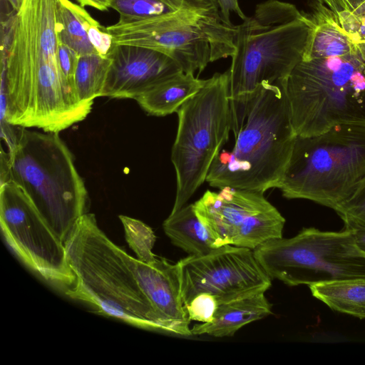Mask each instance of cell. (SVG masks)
I'll return each instance as SVG.
<instances>
[{"label": "cell", "instance_id": "cell-1", "mask_svg": "<svg viewBox=\"0 0 365 365\" xmlns=\"http://www.w3.org/2000/svg\"><path fill=\"white\" fill-rule=\"evenodd\" d=\"M58 44L56 0H23L1 54V124L58 133L91 113L63 77Z\"/></svg>", "mask_w": 365, "mask_h": 365}, {"label": "cell", "instance_id": "cell-7", "mask_svg": "<svg viewBox=\"0 0 365 365\" xmlns=\"http://www.w3.org/2000/svg\"><path fill=\"white\" fill-rule=\"evenodd\" d=\"M365 176V123H343L318 135H297L279 185L284 197L336 210Z\"/></svg>", "mask_w": 365, "mask_h": 365}, {"label": "cell", "instance_id": "cell-6", "mask_svg": "<svg viewBox=\"0 0 365 365\" xmlns=\"http://www.w3.org/2000/svg\"><path fill=\"white\" fill-rule=\"evenodd\" d=\"M311 14L295 5L267 0L237 25L229 73V98L254 91L262 83L287 80L301 61L314 30Z\"/></svg>", "mask_w": 365, "mask_h": 365}, {"label": "cell", "instance_id": "cell-16", "mask_svg": "<svg viewBox=\"0 0 365 365\" xmlns=\"http://www.w3.org/2000/svg\"><path fill=\"white\" fill-rule=\"evenodd\" d=\"M265 292L221 304L210 322L195 324L192 335L232 336L241 327L272 314V304Z\"/></svg>", "mask_w": 365, "mask_h": 365}, {"label": "cell", "instance_id": "cell-9", "mask_svg": "<svg viewBox=\"0 0 365 365\" xmlns=\"http://www.w3.org/2000/svg\"><path fill=\"white\" fill-rule=\"evenodd\" d=\"M253 252L271 279L288 286L365 279V253L346 228H304L293 237L268 240Z\"/></svg>", "mask_w": 365, "mask_h": 365}, {"label": "cell", "instance_id": "cell-19", "mask_svg": "<svg viewBox=\"0 0 365 365\" xmlns=\"http://www.w3.org/2000/svg\"><path fill=\"white\" fill-rule=\"evenodd\" d=\"M96 19L82 6L70 0H56V29L58 41L81 56L98 53L88 36Z\"/></svg>", "mask_w": 365, "mask_h": 365}, {"label": "cell", "instance_id": "cell-30", "mask_svg": "<svg viewBox=\"0 0 365 365\" xmlns=\"http://www.w3.org/2000/svg\"><path fill=\"white\" fill-rule=\"evenodd\" d=\"M221 16L225 21L232 24L230 14H235L244 20L247 16L240 6L239 0H217Z\"/></svg>", "mask_w": 365, "mask_h": 365}, {"label": "cell", "instance_id": "cell-28", "mask_svg": "<svg viewBox=\"0 0 365 365\" xmlns=\"http://www.w3.org/2000/svg\"><path fill=\"white\" fill-rule=\"evenodd\" d=\"M89 41L96 52L101 56H107L111 49L113 42L112 36L95 20L88 29Z\"/></svg>", "mask_w": 365, "mask_h": 365}, {"label": "cell", "instance_id": "cell-10", "mask_svg": "<svg viewBox=\"0 0 365 365\" xmlns=\"http://www.w3.org/2000/svg\"><path fill=\"white\" fill-rule=\"evenodd\" d=\"M178 125L171 160L176 173L175 200L170 213L185 206L206 180L227 140L230 125L229 73H216L176 112Z\"/></svg>", "mask_w": 365, "mask_h": 365}, {"label": "cell", "instance_id": "cell-31", "mask_svg": "<svg viewBox=\"0 0 365 365\" xmlns=\"http://www.w3.org/2000/svg\"><path fill=\"white\" fill-rule=\"evenodd\" d=\"M342 220L344 228L353 232L356 245L365 253V223L349 218H344Z\"/></svg>", "mask_w": 365, "mask_h": 365}, {"label": "cell", "instance_id": "cell-3", "mask_svg": "<svg viewBox=\"0 0 365 365\" xmlns=\"http://www.w3.org/2000/svg\"><path fill=\"white\" fill-rule=\"evenodd\" d=\"M285 81L230 98V130L207 173L210 186L279 188L297 137Z\"/></svg>", "mask_w": 365, "mask_h": 365}, {"label": "cell", "instance_id": "cell-15", "mask_svg": "<svg viewBox=\"0 0 365 365\" xmlns=\"http://www.w3.org/2000/svg\"><path fill=\"white\" fill-rule=\"evenodd\" d=\"M218 192L207 190L194 203L195 212L217 247L232 245L240 227L253 214L271 203L264 193L224 187Z\"/></svg>", "mask_w": 365, "mask_h": 365}, {"label": "cell", "instance_id": "cell-2", "mask_svg": "<svg viewBox=\"0 0 365 365\" xmlns=\"http://www.w3.org/2000/svg\"><path fill=\"white\" fill-rule=\"evenodd\" d=\"M314 30L301 61L285 81L297 135L343 123H365V38L316 3Z\"/></svg>", "mask_w": 365, "mask_h": 365}, {"label": "cell", "instance_id": "cell-20", "mask_svg": "<svg viewBox=\"0 0 365 365\" xmlns=\"http://www.w3.org/2000/svg\"><path fill=\"white\" fill-rule=\"evenodd\" d=\"M314 297L334 311L365 319V279H347L309 286Z\"/></svg>", "mask_w": 365, "mask_h": 365}, {"label": "cell", "instance_id": "cell-35", "mask_svg": "<svg viewBox=\"0 0 365 365\" xmlns=\"http://www.w3.org/2000/svg\"><path fill=\"white\" fill-rule=\"evenodd\" d=\"M364 0H346L349 4L351 11L357 7L361 3H362Z\"/></svg>", "mask_w": 365, "mask_h": 365}, {"label": "cell", "instance_id": "cell-24", "mask_svg": "<svg viewBox=\"0 0 365 365\" xmlns=\"http://www.w3.org/2000/svg\"><path fill=\"white\" fill-rule=\"evenodd\" d=\"M119 219L123 226L125 240L137 259L148 264L154 263L157 257L152 250L156 237L153 230L139 220L125 215H120Z\"/></svg>", "mask_w": 365, "mask_h": 365}, {"label": "cell", "instance_id": "cell-5", "mask_svg": "<svg viewBox=\"0 0 365 365\" xmlns=\"http://www.w3.org/2000/svg\"><path fill=\"white\" fill-rule=\"evenodd\" d=\"M74 275L65 294L98 313L132 325L163 331L161 323L124 257V250L99 228L94 214L78 220L66 245Z\"/></svg>", "mask_w": 365, "mask_h": 365}, {"label": "cell", "instance_id": "cell-33", "mask_svg": "<svg viewBox=\"0 0 365 365\" xmlns=\"http://www.w3.org/2000/svg\"><path fill=\"white\" fill-rule=\"evenodd\" d=\"M78 4L82 6H91L101 11H107L113 1V0H76Z\"/></svg>", "mask_w": 365, "mask_h": 365}, {"label": "cell", "instance_id": "cell-17", "mask_svg": "<svg viewBox=\"0 0 365 365\" xmlns=\"http://www.w3.org/2000/svg\"><path fill=\"white\" fill-rule=\"evenodd\" d=\"M206 81L193 73L181 72L155 85L135 100L148 114L165 116L177 112L182 104L200 92Z\"/></svg>", "mask_w": 365, "mask_h": 365}, {"label": "cell", "instance_id": "cell-14", "mask_svg": "<svg viewBox=\"0 0 365 365\" xmlns=\"http://www.w3.org/2000/svg\"><path fill=\"white\" fill-rule=\"evenodd\" d=\"M147 299L158 317L163 331L180 336H191L190 320L182 302L178 262L157 257L152 264L144 263L124 251Z\"/></svg>", "mask_w": 365, "mask_h": 365}, {"label": "cell", "instance_id": "cell-4", "mask_svg": "<svg viewBox=\"0 0 365 365\" xmlns=\"http://www.w3.org/2000/svg\"><path fill=\"white\" fill-rule=\"evenodd\" d=\"M8 148L1 151V182L19 186L65 246L88 203L73 155L58 133L21 126Z\"/></svg>", "mask_w": 365, "mask_h": 365}, {"label": "cell", "instance_id": "cell-27", "mask_svg": "<svg viewBox=\"0 0 365 365\" xmlns=\"http://www.w3.org/2000/svg\"><path fill=\"white\" fill-rule=\"evenodd\" d=\"M57 53L63 77L68 86L77 93L75 83V74L79 56L76 51L61 43L59 41Z\"/></svg>", "mask_w": 365, "mask_h": 365}, {"label": "cell", "instance_id": "cell-32", "mask_svg": "<svg viewBox=\"0 0 365 365\" xmlns=\"http://www.w3.org/2000/svg\"><path fill=\"white\" fill-rule=\"evenodd\" d=\"M317 2L320 3L331 11H333L336 14L344 11H351L349 4L346 0H316Z\"/></svg>", "mask_w": 365, "mask_h": 365}, {"label": "cell", "instance_id": "cell-22", "mask_svg": "<svg viewBox=\"0 0 365 365\" xmlns=\"http://www.w3.org/2000/svg\"><path fill=\"white\" fill-rule=\"evenodd\" d=\"M285 220L270 204L251 215L239 228L232 245L254 250L264 242L282 237Z\"/></svg>", "mask_w": 365, "mask_h": 365}, {"label": "cell", "instance_id": "cell-26", "mask_svg": "<svg viewBox=\"0 0 365 365\" xmlns=\"http://www.w3.org/2000/svg\"><path fill=\"white\" fill-rule=\"evenodd\" d=\"M335 211L341 220L349 218L365 223V176Z\"/></svg>", "mask_w": 365, "mask_h": 365}, {"label": "cell", "instance_id": "cell-34", "mask_svg": "<svg viewBox=\"0 0 365 365\" xmlns=\"http://www.w3.org/2000/svg\"><path fill=\"white\" fill-rule=\"evenodd\" d=\"M8 3L11 6L12 9L18 12L22 5L23 0H6Z\"/></svg>", "mask_w": 365, "mask_h": 365}, {"label": "cell", "instance_id": "cell-11", "mask_svg": "<svg viewBox=\"0 0 365 365\" xmlns=\"http://www.w3.org/2000/svg\"><path fill=\"white\" fill-rule=\"evenodd\" d=\"M0 223L7 244L27 267L64 289L73 284L64 245L27 195L11 180L1 182Z\"/></svg>", "mask_w": 365, "mask_h": 365}, {"label": "cell", "instance_id": "cell-25", "mask_svg": "<svg viewBox=\"0 0 365 365\" xmlns=\"http://www.w3.org/2000/svg\"><path fill=\"white\" fill-rule=\"evenodd\" d=\"M219 304L215 296L207 292L200 293L185 305L188 318L202 323L213 320Z\"/></svg>", "mask_w": 365, "mask_h": 365}, {"label": "cell", "instance_id": "cell-12", "mask_svg": "<svg viewBox=\"0 0 365 365\" xmlns=\"http://www.w3.org/2000/svg\"><path fill=\"white\" fill-rule=\"evenodd\" d=\"M185 305L200 293L215 296L220 304L265 292L272 279L256 259L253 250L225 245L202 255L178 262Z\"/></svg>", "mask_w": 365, "mask_h": 365}, {"label": "cell", "instance_id": "cell-23", "mask_svg": "<svg viewBox=\"0 0 365 365\" xmlns=\"http://www.w3.org/2000/svg\"><path fill=\"white\" fill-rule=\"evenodd\" d=\"M110 64L108 56L91 53L78 57L75 83L82 102L93 103L96 98L102 96Z\"/></svg>", "mask_w": 365, "mask_h": 365}, {"label": "cell", "instance_id": "cell-18", "mask_svg": "<svg viewBox=\"0 0 365 365\" xmlns=\"http://www.w3.org/2000/svg\"><path fill=\"white\" fill-rule=\"evenodd\" d=\"M171 242L190 255H202L217 248L215 240L198 218L194 204L170 213L163 224Z\"/></svg>", "mask_w": 365, "mask_h": 365}, {"label": "cell", "instance_id": "cell-8", "mask_svg": "<svg viewBox=\"0 0 365 365\" xmlns=\"http://www.w3.org/2000/svg\"><path fill=\"white\" fill-rule=\"evenodd\" d=\"M113 44L144 47L175 60L185 73L200 74L209 63L232 56L237 26L220 9H182L141 21L106 27Z\"/></svg>", "mask_w": 365, "mask_h": 365}, {"label": "cell", "instance_id": "cell-29", "mask_svg": "<svg viewBox=\"0 0 365 365\" xmlns=\"http://www.w3.org/2000/svg\"><path fill=\"white\" fill-rule=\"evenodd\" d=\"M337 15L346 29L365 38V3L360 4L352 11H344Z\"/></svg>", "mask_w": 365, "mask_h": 365}, {"label": "cell", "instance_id": "cell-21", "mask_svg": "<svg viewBox=\"0 0 365 365\" xmlns=\"http://www.w3.org/2000/svg\"><path fill=\"white\" fill-rule=\"evenodd\" d=\"M110 8L127 24L176 12L182 9H215L217 0H113Z\"/></svg>", "mask_w": 365, "mask_h": 365}, {"label": "cell", "instance_id": "cell-13", "mask_svg": "<svg viewBox=\"0 0 365 365\" xmlns=\"http://www.w3.org/2000/svg\"><path fill=\"white\" fill-rule=\"evenodd\" d=\"M102 96L135 99L155 85L184 72L170 56L150 48L113 44Z\"/></svg>", "mask_w": 365, "mask_h": 365}]
</instances>
